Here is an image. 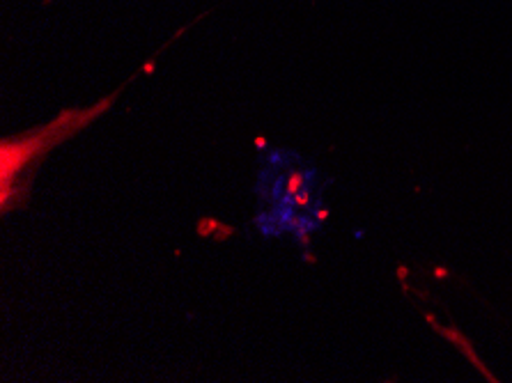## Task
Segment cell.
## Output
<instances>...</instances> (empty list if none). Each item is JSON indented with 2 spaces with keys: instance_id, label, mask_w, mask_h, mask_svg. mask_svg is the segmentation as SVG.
Listing matches in <instances>:
<instances>
[{
  "instance_id": "6da1fadb",
  "label": "cell",
  "mask_w": 512,
  "mask_h": 383,
  "mask_svg": "<svg viewBox=\"0 0 512 383\" xmlns=\"http://www.w3.org/2000/svg\"><path fill=\"white\" fill-rule=\"evenodd\" d=\"M301 184H304V175H301V173H294L290 182H287V193H294V191L299 189Z\"/></svg>"
},
{
  "instance_id": "7a4b0ae2",
  "label": "cell",
  "mask_w": 512,
  "mask_h": 383,
  "mask_svg": "<svg viewBox=\"0 0 512 383\" xmlns=\"http://www.w3.org/2000/svg\"><path fill=\"white\" fill-rule=\"evenodd\" d=\"M306 195H308V193H301V195H299V198H297V205H306V202L310 200V198H306Z\"/></svg>"
}]
</instances>
